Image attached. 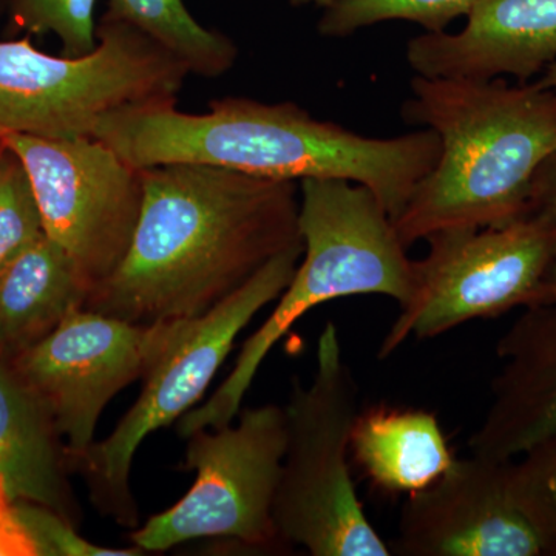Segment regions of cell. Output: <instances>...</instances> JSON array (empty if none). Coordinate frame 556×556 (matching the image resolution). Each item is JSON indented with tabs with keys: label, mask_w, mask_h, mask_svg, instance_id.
<instances>
[{
	"label": "cell",
	"mask_w": 556,
	"mask_h": 556,
	"mask_svg": "<svg viewBox=\"0 0 556 556\" xmlns=\"http://www.w3.org/2000/svg\"><path fill=\"white\" fill-rule=\"evenodd\" d=\"M142 179L129 251L84 309L138 325L190 320L303 243L298 181L203 164L148 167Z\"/></svg>",
	"instance_id": "6da1fadb"
},
{
	"label": "cell",
	"mask_w": 556,
	"mask_h": 556,
	"mask_svg": "<svg viewBox=\"0 0 556 556\" xmlns=\"http://www.w3.org/2000/svg\"><path fill=\"white\" fill-rule=\"evenodd\" d=\"M93 137L137 169L203 164L285 181L345 179L371 190L393 222L441 155L430 129L369 138L294 102L251 98L215 100L204 113L175 102L124 109L101 119Z\"/></svg>",
	"instance_id": "7a4b0ae2"
},
{
	"label": "cell",
	"mask_w": 556,
	"mask_h": 556,
	"mask_svg": "<svg viewBox=\"0 0 556 556\" xmlns=\"http://www.w3.org/2000/svg\"><path fill=\"white\" fill-rule=\"evenodd\" d=\"M409 91L402 119L433 130L441 155L393 222L402 243L532 215L533 175L556 150V89L416 75Z\"/></svg>",
	"instance_id": "3957f363"
},
{
	"label": "cell",
	"mask_w": 556,
	"mask_h": 556,
	"mask_svg": "<svg viewBox=\"0 0 556 556\" xmlns=\"http://www.w3.org/2000/svg\"><path fill=\"white\" fill-rule=\"evenodd\" d=\"M299 185L303 255L294 277L273 314L244 342L225 382L207 402L179 417L182 439L233 422L270 350L311 309L375 294L401 306L412 294L415 260L371 190L345 179L306 178Z\"/></svg>",
	"instance_id": "277c9868"
},
{
	"label": "cell",
	"mask_w": 556,
	"mask_h": 556,
	"mask_svg": "<svg viewBox=\"0 0 556 556\" xmlns=\"http://www.w3.org/2000/svg\"><path fill=\"white\" fill-rule=\"evenodd\" d=\"M361 413L358 387L343 356L339 329L325 325L317 340L309 386L292 379L287 447L273 503V521L283 546L313 556H390L351 477L348 453Z\"/></svg>",
	"instance_id": "5b68a950"
},
{
	"label": "cell",
	"mask_w": 556,
	"mask_h": 556,
	"mask_svg": "<svg viewBox=\"0 0 556 556\" xmlns=\"http://www.w3.org/2000/svg\"><path fill=\"white\" fill-rule=\"evenodd\" d=\"M189 70L144 33L98 22L83 56H50L28 38L0 42V139L93 137L119 110L177 102Z\"/></svg>",
	"instance_id": "8992f818"
},
{
	"label": "cell",
	"mask_w": 556,
	"mask_h": 556,
	"mask_svg": "<svg viewBox=\"0 0 556 556\" xmlns=\"http://www.w3.org/2000/svg\"><path fill=\"white\" fill-rule=\"evenodd\" d=\"M302 255L303 243L281 252L217 306L182 321L169 346L146 372L138 401L113 433L72 459L86 478L91 503L101 514L119 526L137 529L130 471L139 445L153 431L178 422L199 404L240 332L291 283Z\"/></svg>",
	"instance_id": "52a82bcc"
},
{
	"label": "cell",
	"mask_w": 556,
	"mask_h": 556,
	"mask_svg": "<svg viewBox=\"0 0 556 556\" xmlns=\"http://www.w3.org/2000/svg\"><path fill=\"white\" fill-rule=\"evenodd\" d=\"M426 241L412 294L382 339L379 358L408 339H434L467 321L556 300V226L546 215L500 228L444 230Z\"/></svg>",
	"instance_id": "ba28073f"
},
{
	"label": "cell",
	"mask_w": 556,
	"mask_h": 556,
	"mask_svg": "<svg viewBox=\"0 0 556 556\" xmlns=\"http://www.w3.org/2000/svg\"><path fill=\"white\" fill-rule=\"evenodd\" d=\"M239 422L203 428L186 438L182 470L195 482L174 507L131 533L134 546L161 552L200 538H223L247 547L283 546L273 521L287 416L278 405L241 409Z\"/></svg>",
	"instance_id": "9c48e42d"
},
{
	"label": "cell",
	"mask_w": 556,
	"mask_h": 556,
	"mask_svg": "<svg viewBox=\"0 0 556 556\" xmlns=\"http://www.w3.org/2000/svg\"><path fill=\"white\" fill-rule=\"evenodd\" d=\"M0 141L27 170L46 236L67 252L91 291L129 251L144 199L142 169L94 137Z\"/></svg>",
	"instance_id": "30bf717a"
},
{
	"label": "cell",
	"mask_w": 556,
	"mask_h": 556,
	"mask_svg": "<svg viewBox=\"0 0 556 556\" xmlns=\"http://www.w3.org/2000/svg\"><path fill=\"white\" fill-rule=\"evenodd\" d=\"M185 320L138 325L80 308L47 338L10 361L46 405L70 460L94 444L104 408L144 378Z\"/></svg>",
	"instance_id": "8fae6325"
},
{
	"label": "cell",
	"mask_w": 556,
	"mask_h": 556,
	"mask_svg": "<svg viewBox=\"0 0 556 556\" xmlns=\"http://www.w3.org/2000/svg\"><path fill=\"white\" fill-rule=\"evenodd\" d=\"M510 463L455 460L433 484L408 495L399 517L402 556H544L536 530L510 490Z\"/></svg>",
	"instance_id": "7c38bea8"
},
{
	"label": "cell",
	"mask_w": 556,
	"mask_h": 556,
	"mask_svg": "<svg viewBox=\"0 0 556 556\" xmlns=\"http://www.w3.org/2000/svg\"><path fill=\"white\" fill-rule=\"evenodd\" d=\"M405 56L426 78L529 83L556 61V0H478L463 30L416 36Z\"/></svg>",
	"instance_id": "4fadbf2b"
},
{
	"label": "cell",
	"mask_w": 556,
	"mask_h": 556,
	"mask_svg": "<svg viewBox=\"0 0 556 556\" xmlns=\"http://www.w3.org/2000/svg\"><path fill=\"white\" fill-rule=\"evenodd\" d=\"M503 367L471 455L508 463L556 431V300L525 309L500 339Z\"/></svg>",
	"instance_id": "5bb4252c"
},
{
	"label": "cell",
	"mask_w": 556,
	"mask_h": 556,
	"mask_svg": "<svg viewBox=\"0 0 556 556\" xmlns=\"http://www.w3.org/2000/svg\"><path fill=\"white\" fill-rule=\"evenodd\" d=\"M64 456L46 405L0 356V486L13 503L39 504L75 526L79 507Z\"/></svg>",
	"instance_id": "9a60e30c"
},
{
	"label": "cell",
	"mask_w": 556,
	"mask_h": 556,
	"mask_svg": "<svg viewBox=\"0 0 556 556\" xmlns=\"http://www.w3.org/2000/svg\"><path fill=\"white\" fill-rule=\"evenodd\" d=\"M90 289L72 257L49 237L0 270V356L36 345L86 305Z\"/></svg>",
	"instance_id": "2e32d148"
},
{
	"label": "cell",
	"mask_w": 556,
	"mask_h": 556,
	"mask_svg": "<svg viewBox=\"0 0 556 556\" xmlns=\"http://www.w3.org/2000/svg\"><path fill=\"white\" fill-rule=\"evenodd\" d=\"M351 453L372 485L390 495H413L455 463L437 415L386 405L358 413Z\"/></svg>",
	"instance_id": "e0dca14e"
},
{
	"label": "cell",
	"mask_w": 556,
	"mask_h": 556,
	"mask_svg": "<svg viewBox=\"0 0 556 556\" xmlns=\"http://www.w3.org/2000/svg\"><path fill=\"white\" fill-rule=\"evenodd\" d=\"M100 21L137 28L201 78H222L239 60L233 39L201 25L185 0H108Z\"/></svg>",
	"instance_id": "ac0fdd59"
},
{
	"label": "cell",
	"mask_w": 556,
	"mask_h": 556,
	"mask_svg": "<svg viewBox=\"0 0 556 556\" xmlns=\"http://www.w3.org/2000/svg\"><path fill=\"white\" fill-rule=\"evenodd\" d=\"M478 0H332L325 7L317 31L324 38L345 39L382 22L407 21L426 33L447 31L467 17Z\"/></svg>",
	"instance_id": "d6986e66"
},
{
	"label": "cell",
	"mask_w": 556,
	"mask_h": 556,
	"mask_svg": "<svg viewBox=\"0 0 556 556\" xmlns=\"http://www.w3.org/2000/svg\"><path fill=\"white\" fill-rule=\"evenodd\" d=\"M100 0H9L13 33L54 35L65 56H83L98 42L97 9Z\"/></svg>",
	"instance_id": "ffe728a7"
},
{
	"label": "cell",
	"mask_w": 556,
	"mask_h": 556,
	"mask_svg": "<svg viewBox=\"0 0 556 556\" xmlns=\"http://www.w3.org/2000/svg\"><path fill=\"white\" fill-rule=\"evenodd\" d=\"M510 490L544 556H556V431L510 463Z\"/></svg>",
	"instance_id": "44dd1931"
},
{
	"label": "cell",
	"mask_w": 556,
	"mask_h": 556,
	"mask_svg": "<svg viewBox=\"0 0 556 556\" xmlns=\"http://www.w3.org/2000/svg\"><path fill=\"white\" fill-rule=\"evenodd\" d=\"M43 236L27 170L20 156L0 141V270Z\"/></svg>",
	"instance_id": "7402d4cb"
},
{
	"label": "cell",
	"mask_w": 556,
	"mask_h": 556,
	"mask_svg": "<svg viewBox=\"0 0 556 556\" xmlns=\"http://www.w3.org/2000/svg\"><path fill=\"white\" fill-rule=\"evenodd\" d=\"M22 525L30 533L39 555L58 556H139L146 552L137 546L121 548L90 543L76 532V527L50 508L33 503H16Z\"/></svg>",
	"instance_id": "603a6c76"
},
{
	"label": "cell",
	"mask_w": 556,
	"mask_h": 556,
	"mask_svg": "<svg viewBox=\"0 0 556 556\" xmlns=\"http://www.w3.org/2000/svg\"><path fill=\"white\" fill-rule=\"evenodd\" d=\"M38 547L22 525L16 503L0 486V556H38Z\"/></svg>",
	"instance_id": "cb8c5ba5"
},
{
	"label": "cell",
	"mask_w": 556,
	"mask_h": 556,
	"mask_svg": "<svg viewBox=\"0 0 556 556\" xmlns=\"http://www.w3.org/2000/svg\"><path fill=\"white\" fill-rule=\"evenodd\" d=\"M530 200L533 214L546 215L556 226V150L533 175Z\"/></svg>",
	"instance_id": "d4e9b609"
},
{
	"label": "cell",
	"mask_w": 556,
	"mask_h": 556,
	"mask_svg": "<svg viewBox=\"0 0 556 556\" xmlns=\"http://www.w3.org/2000/svg\"><path fill=\"white\" fill-rule=\"evenodd\" d=\"M535 84L543 87V89H556V61L541 73Z\"/></svg>",
	"instance_id": "484cf974"
},
{
	"label": "cell",
	"mask_w": 556,
	"mask_h": 556,
	"mask_svg": "<svg viewBox=\"0 0 556 556\" xmlns=\"http://www.w3.org/2000/svg\"><path fill=\"white\" fill-rule=\"evenodd\" d=\"M332 0H289L292 7L295 9H302V7H318V9H325L331 3Z\"/></svg>",
	"instance_id": "4316f807"
},
{
	"label": "cell",
	"mask_w": 556,
	"mask_h": 556,
	"mask_svg": "<svg viewBox=\"0 0 556 556\" xmlns=\"http://www.w3.org/2000/svg\"><path fill=\"white\" fill-rule=\"evenodd\" d=\"M7 5H9V0H0V10L7 11Z\"/></svg>",
	"instance_id": "83f0119b"
}]
</instances>
